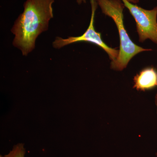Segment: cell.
Returning a JSON list of instances; mask_svg holds the SVG:
<instances>
[{
  "label": "cell",
  "instance_id": "cell-1",
  "mask_svg": "<svg viewBox=\"0 0 157 157\" xmlns=\"http://www.w3.org/2000/svg\"><path fill=\"white\" fill-rule=\"evenodd\" d=\"M54 0H27L24 10L17 17L11 32L14 35L13 45L26 56L35 47L36 40L48 30L53 17L52 4Z\"/></svg>",
  "mask_w": 157,
  "mask_h": 157
},
{
  "label": "cell",
  "instance_id": "cell-2",
  "mask_svg": "<svg viewBox=\"0 0 157 157\" xmlns=\"http://www.w3.org/2000/svg\"><path fill=\"white\" fill-rule=\"evenodd\" d=\"M96 1L103 14L112 18L118 30L120 41L119 52L116 60L111 62V69L121 71L126 67L131 59L137 54L152 50L138 46L130 39L124 26L123 11L125 7L121 0Z\"/></svg>",
  "mask_w": 157,
  "mask_h": 157
},
{
  "label": "cell",
  "instance_id": "cell-3",
  "mask_svg": "<svg viewBox=\"0 0 157 157\" xmlns=\"http://www.w3.org/2000/svg\"><path fill=\"white\" fill-rule=\"evenodd\" d=\"M91 6V16L90 21L88 29L81 36L77 37H69L67 39H63L57 37L53 42L54 48H59L72 43L78 42H88L98 45L106 52L109 59L114 62L117 59L119 50L109 47L104 43L101 38V35L98 33L94 28V18L95 12L98 8V4L96 0H90Z\"/></svg>",
  "mask_w": 157,
  "mask_h": 157
},
{
  "label": "cell",
  "instance_id": "cell-4",
  "mask_svg": "<svg viewBox=\"0 0 157 157\" xmlns=\"http://www.w3.org/2000/svg\"><path fill=\"white\" fill-rule=\"evenodd\" d=\"M121 1L136 21L139 41L149 39L157 44V6L146 10L126 0Z\"/></svg>",
  "mask_w": 157,
  "mask_h": 157
},
{
  "label": "cell",
  "instance_id": "cell-5",
  "mask_svg": "<svg viewBox=\"0 0 157 157\" xmlns=\"http://www.w3.org/2000/svg\"><path fill=\"white\" fill-rule=\"evenodd\" d=\"M134 86L137 90L145 91L157 86V72L154 68H147L135 76Z\"/></svg>",
  "mask_w": 157,
  "mask_h": 157
},
{
  "label": "cell",
  "instance_id": "cell-6",
  "mask_svg": "<svg viewBox=\"0 0 157 157\" xmlns=\"http://www.w3.org/2000/svg\"><path fill=\"white\" fill-rule=\"evenodd\" d=\"M26 150L24 144L18 143L13 146L12 150L8 154L4 156L1 155L0 157H25Z\"/></svg>",
  "mask_w": 157,
  "mask_h": 157
},
{
  "label": "cell",
  "instance_id": "cell-7",
  "mask_svg": "<svg viewBox=\"0 0 157 157\" xmlns=\"http://www.w3.org/2000/svg\"><path fill=\"white\" fill-rule=\"evenodd\" d=\"M126 1L132 3V4H136V5L139 2V0H126Z\"/></svg>",
  "mask_w": 157,
  "mask_h": 157
},
{
  "label": "cell",
  "instance_id": "cell-8",
  "mask_svg": "<svg viewBox=\"0 0 157 157\" xmlns=\"http://www.w3.org/2000/svg\"><path fill=\"white\" fill-rule=\"evenodd\" d=\"M77 2L78 5H80L82 3H85L86 2V0H77Z\"/></svg>",
  "mask_w": 157,
  "mask_h": 157
},
{
  "label": "cell",
  "instance_id": "cell-9",
  "mask_svg": "<svg viewBox=\"0 0 157 157\" xmlns=\"http://www.w3.org/2000/svg\"><path fill=\"white\" fill-rule=\"evenodd\" d=\"M155 102L156 106L157 107V93L155 96Z\"/></svg>",
  "mask_w": 157,
  "mask_h": 157
},
{
  "label": "cell",
  "instance_id": "cell-10",
  "mask_svg": "<svg viewBox=\"0 0 157 157\" xmlns=\"http://www.w3.org/2000/svg\"><path fill=\"white\" fill-rule=\"evenodd\" d=\"M156 157H157V152H156Z\"/></svg>",
  "mask_w": 157,
  "mask_h": 157
}]
</instances>
